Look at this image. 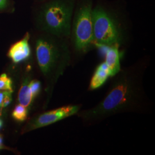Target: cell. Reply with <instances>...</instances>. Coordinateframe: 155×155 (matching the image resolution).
Instances as JSON below:
<instances>
[{
    "instance_id": "obj_14",
    "label": "cell",
    "mask_w": 155,
    "mask_h": 155,
    "mask_svg": "<svg viewBox=\"0 0 155 155\" xmlns=\"http://www.w3.org/2000/svg\"><path fill=\"white\" fill-rule=\"evenodd\" d=\"M29 86L31 89L33 97L35 98L41 90V83L38 80H31L29 81Z\"/></svg>"
},
{
    "instance_id": "obj_7",
    "label": "cell",
    "mask_w": 155,
    "mask_h": 155,
    "mask_svg": "<svg viewBox=\"0 0 155 155\" xmlns=\"http://www.w3.org/2000/svg\"><path fill=\"white\" fill-rule=\"evenodd\" d=\"M29 35L27 33L24 38L15 43L8 52V56L15 63L27 60L31 55V51L29 43Z\"/></svg>"
},
{
    "instance_id": "obj_10",
    "label": "cell",
    "mask_w": 155,
    "mask_h": 155,
    "mask_svg": "<svg viewBox=\"0 0 155 155\" xmlns=\"http://www.w3.org/2000/svg\"><path fill=\"white\" fill-rule=\"evenodd\" d=\"M29 80L28 79H25L20 89L18 100L19 104L24 106L27 107L31 105L35 97H33L31 89L29 86Z\"/></svg>"
},
{
    "instance_id": "obj_16",
    "label": "cell",
    "mask_w": 155,
    "mask_h": 155,
    "mask_svg": "<svg viewBox=\"0 0 155 155\" xmlns=\"http://www.w3.org/2000/svg\"><path fill=\"white\" fill-rule=\"evenodd\" d=\"M3 147H4V146H3V140H2V136L0 135V150L2 149Z\"/></svg>"
},
{
    "instance_id": "obj_12",
    "label": "cell",
    "mask_w": 155,
    "mask_h": 155,
    "mask_svg": "<svg viewBox=\"0 0 155 155\" xmlns=\"http://www.w3.org/2000/svg\"><path fill=\"white\" fill-rule=\"evenodd\" d=\"M0 91H9L13 92L12 81L8 77L6 74H2L0 76Z\"/></svg>"
},
{
    "instance_id": "obj_5",
    "label": "cell",
    "mask_w": 155,
    "mask_h": 155,
    "mask_svg": "<svg viewBox=\"0 0 155 155\" xmlns=\"http://www.w3.org/2000/svg\"><path fill=\"white\" fill-rule=\"evenodd\" d=\"M91 5H82L75 15L72 28L74 45L79 52H86L94 43Z\"/></svg>"
},
{
    "instance_id": "obj_17",
    "label": "cell",
    "mask_w": 155,
    "mask_h": 155,
    "mask_svg": "<svg viewBox=\"0 0 155 155\" xmlns=\"http://www.w3.org/2000/svg\"><path fill=\"white\" fill-rule=\"evenodd\" d=\"M2 125H3V122H2V121L1 120H0V129L2 127Z\"/></svg>"
},
{
    "instance_id": "obj_18",
    "label": "cell",
    "mask_w": 155,
    "mask_h": 155,
    "mask_svg": "<svg viewBox=\"0 0 155 155\" xmlns=\"http://www.w3.org/2000/svg\"><path fill=\"white\" fill-rule=\"evenodd\" d=\"M2 107L0 106V116L1 115V113H2Z\"/></svg>"
},
{
    "instance_id": "obj_2",
    "label": "cell",
    "mask_w": 155,
    "mask_h": 155,
    "mask_svg": "<svg viewBox=\"0 0 155 155\" xmlns=\"http://www.w3.org/2000/svg\"><path fill=\"white\" fill-rule=\"evenodd\" d=\"M36 55L39 68L51 87L65 72L71 61L66 43L47 36L37 40Z\"/></svg>"
},
{
    "instance_id": "obj_11",
    "label": "cell",
    "mask_w": 155,
    "mask_h": 155,
    "mask_svg": "<svg viewBox=\"0 0 155 155\" xmlns=\"http://www.w3.org/2000/svg\"><path fill=\"white\" fill-rule=\"evenodd\" d=\"M28 109L22 105H17L12 112L13 118L18 121H25L28 116Z\"/></svg>"
},
{
    "instance_id": "obj_15",
    "label": "cell",
    "mask_w": 155,
    "mask_h": 155,
    "mask_svg": "<svg viewBox=\"0 0 155 155\" xmlns=\"http://www.w3.org/2000/svg\"><path fill=\"white\" fill-rule=\"evenodd\" d=\"M7 4V0H0V9L5 8Z\"/></svg>"
},
{
    "instance_id": "obj_6",
    "label": "cell",
    "mask_w": 155,
    "mask_h": 155,
    "mask_svg": "<svg viewBox=\"0 0 155 155\" xmlns=\"http://www.w3.org/2000/svg\"><path fill=\"white\" fill-rule=\"evenodd\" d=\"M81 107V105H79L65 106L44 113L33 118L28 122L27 127L24 129V131L28 132L40 127H45L72 116L79 112Z\"/></svg>"
},
{
    "instance_id": "obj_3",
    "label": "cell",
    "mask_w": 155,
    "mask_h": 155,
    "mask_svg": "<svg viewBox=\"0 0 155 155\" xmlns=\"http://www.w3.org/2000/svg\"><path fill=\"white\" fill-rule=\"evenodd\" d=\"M74 0H54L45 4L39 14L42 30L56 37L68 36L71 25Z\"/></svg>"
},
{
    "instance_id": "obj_13",
    "label": "cell",
    "mask_w": 155,
    "mask_h": 155,
    "mask_svg": "<svg viewBox=\"0 0 155 155\" xmlns=\"http://www.w3.org/2000/svg\"><path fill=\"white\" fill-rule=\"evenodd\" d=\"M12 101V92L9 91H0V106L3 108L9 105Z\"/></svg>"
},
{
    "instance_id": "obj_8",
    "label": "cell",
    "mask_w": 155,
    "mask_h": 155,
    "mask_svg": "<svg viewBox=\"0 0 155 155\" xmlns=\"http://www.w3.org/2000/svg\"><path fill=\"white\" fill-rule=\"evenodd\" d=\"M118 45L107 47L105 52V63L108 67L110 77L116 76L121 70L120 54L118 50Z\"/></svg>"
},
{
    "instance_id": "obj_4",
    "label": "cell",
    "mask_w": 155,
    "mask_h": 155,
    "mask_svg": "<svg viewBox=\"0 0 155 155\" xmlns=\"http://www.w3.org/2000/svg\"><path fill=\"white\" fill-rule=\"evenodd\" d=\"M94 43L106 47L119 45L122 40L121 29L116 20L102 8L92 11Z\"/></svg>"
},
{
    "instance_id": "obj_1",
    "label": "cell",
    "mask_w": 155,
    "mask_h": 155,
    "mask_svg": "<svg viewBox=\"0 0 155 155\" xmlns=\"http://www.w3.org/2000/svg\"><path fill=\"white\" fill-rule=\"evenodd\" d=\"M116 75L101 101L94 107L79 113V116L84 121H98L139 107L143 95L139 71L130 68L120 70Z\"/></svg>"
},
{
    "instance_id": "obj_9",
    "label": "cell",
    "mask_w": 155,
    "mask_h": 155,
    "mask_svg": "<svg viewBox=\"0 0 155 155\" xmlns=\"http://www.w3.org/2000/svg\"><path fill=\"white\" fill-rule=\"evenodd\" d=\"M110 77L108 67L105 61L101 63L96 68L90 81L89 90H94L101 87Z\"/></svg>"
}]
</instances>
